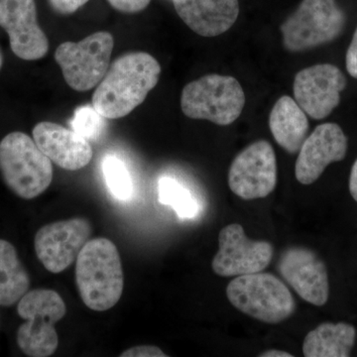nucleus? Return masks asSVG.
I'll list each match as a JSON object with an SVG mask.
<instances>
[{
    "mask_svg": "<svg viewBox=\"0 0 357 357\" xmlns=\"http://www.w3.org/2000/svg\"><path fill=\"white\" fill-rule=\"evenodd\" d=\"M345 86L347 77L337 66L314 65L296 75L294 98L307 115L321 121L337 109Z\"/></svg>",
    "mask_w": 357,
    "mask_h": 357,
    "instance_id": "12",
    "label": "nucleus"
},
{
    "mask_svg": "<svg viewBox=\"0 0 357 357\" xmlns=\"http://www.w3.org/2000/svg\"><path fill=\"white\" fill-rule=\"evenodd\" d=\"M345 64L349 74L354 79H357V27L352 37L351 43L347 49Z\"/></svg>",
    "mask_w": 357,
    "mask_h": 357,
    "instance_id": "27",
    "label": "nucleus"
},
{
    "mask_svg": "<svg viewBox=\"0 0 357 357\" xmlns=\"http://www.w3.org/2000/svg\"><path fill=\"white\" fill-rule=\"evenodd\" d=\"M347 147L349 141L340 126L328 122L317 126L307 136L296 161L295 175L298 182L303 185L316 182L326 167L345 158Z\"/></svg>",
    "mask_w": 357,
    "mask_h": 357,
    "instance_id": "15",
    "label": "nucleus"
},
{
    "mask_svg": "<svg viewBox=\"0 0 357 357\" xmlns=\"http://www.w3.org/2000/svg\"><path fill=\"white\" fill-rule=\"evenodd\" d=\"M105 117L96 112L93 105H83L77 107L74 117L70 121L73 130L88 141L100 139L107 126Z\"/></svg>",
    "mask_w": 357,
    "mask_h": 357,
    "instance_id": "23",
    "label": "nucleus"
},
{
    "mask_svg": "<svg viewBox=\"0 0 357 357\" xmlns=\"http://www.w3.org/2000/svg\"><path fill=\"white\" fill-rule=\"evenodd\" d=\"M107 2L119 13L132 14L144 10L151 0H107Z\"/></svg>",
    "mask_w": 357,
    "mask_h": 357,
    "instance_id": "24",
    "label": "nucleus"
},
{
    "mask_svg": "<svg viewBox=\"0 0 357 357\" xmlns=\"http://www.w3.org/2000/svg\"><path fill=\"white\" fill-rule=\"evenodd\" d=\"M29 289L30 276L17 251L13 244L0 239V306L17 304Z\"/></svg>",
    "mask_w": 357,
    "mask_h": 357,
    "instance_id": "20",
    "label": "nucleus"
},
{
    "mask_svg": "<svg viewBox=\"0 0 357 357\" xmlns=\"http://www.w3.org/2000/svg\"><path fill=\"white\" fill-rule=\"evenodd\" d=\"M17 312L25 323L17 331V344L25 356L48 357L59 345L55 325L67 307L59 293L49 289L28 291L18 302Z\"/></svg>",
    "mask_w": 357,
    "mask_h": 357,
    "instance_id": "4",
    "label": "nucleus"
},
{
    "mask_svg": "<svg viewBox=\"0 0 357 357\" xmlns=\"http://www.w3.org/2000/svg\"><path fill=\"white\" fill-rule=\"evenodd\" d=\"M282 278L303 300L325 306L330 297V282L325 262L304 246H290L281 253L278 266Z\"/></svg>",
    "mask_w": 357,
    "mask_h": 357,
    "instance_id": "13",
    "label": "nucleus"
},
{
    "mask_svg": "<svg viewBox=\"0 0 357 357\" xmlns=\"http://www.w3.org/2000/svg\"><path fill=\"white\" fill-rule=\"evenodd\" d=\"M158 199L162 204L172 206L180 218H192L199 213L198 202L175 178L162 177L158 182Z\"/></svg>",
    "mask_w": 357,
    "mask_h": 357,
    "instance_id": "21",
    "label": "nucleus"
},
{
    "mask_svg": "<svg viewBox=\"0 0 357 357\" xmlns=\"http://www.w3.org/2000/svg\"><path fill=\"white\" fill-rule=\"evenodd\" d=\"M76 283L84 305L93 311H107L119 303L123 292V269L112 241L98 237L84 245L77 258Z\"/></svg>",
    "mask_w": 357,
    "mask_h": 357,
    "instance_id": "2",
    "label": "nucleus"
},
{
    "mask_svg": "<svg viewBox=\"0 0 357 357\" xmlns=\"http://www.w3.org/2000/svg\"><path fill=\"white\" fill-rule=\"evenodd\" d=\"M2 64H3V57H2L1 51H0V70H1Z\"/></svg>",
    "mask_w": 357,
    "mask_h": 357,
    "instance_id": "30",
    "label": "nucleus"
},
{
    "mask_svg": "<svg viewBox=\"0 0 357 357\" xmlns=\"http://www.w3.org/2000/svg\"><path fill=\"white\" fill-rule=\"evenodd\" d=\"M91 231V223L82 218L44 225L35 236L37 257L49 272L61 273L76 261Z\"/></svg>",
    "mask_w": 357,
    "mask_h": 357,
    "instance_id": "11",
    "label": "nucleus"
},
{
    "mask_svg": "<svg viewBox=\"0 0 357 357\" xmlns=\"http://www.w3.org/2000/svg\"><path fill=\"white\" fill-rule=\"evenodd\" d=\"M276 185V154L266 140H258L249 145L237 155L229 167V189L246 201L266 198Z\"/></svg>",
    "mask_w": 357,
    "mask_h": 357,
    "instance_id": "9",
    "label": "nucleus"
},
{
    "mask_svg": "<svg viewBox=\"0 0 357 357\" xmlns=\"http://www.w3.org/2000/svg\"><path fill=\"white\" fill-rule=\"evenodd\" d=\"M161 74L158 61L145 52L122 55L109 66L93 96V105L105 119L126 116L144 102Z\"/></svg>",
    "mask_w": 357,
    "mask_h": 357,
    "instance_id": "1",
    "label": "nucleus"
},
{
    "mask_svg": "<svg viewBox=\"0 0 357 357\" xmlns=\"http://www.w3.org/2000/svg\"><path fill=\"white\" fill-rule=\"evenodd\" d=\"M114 47L112 33H93L79 42H65L55 52L66 83L77 91L98 86L107 74Z\"/></svg>",
    "mask_w": 357,
    "mask_h": 357,
    "instance_id": "8",
    "label": "nucleus"
},
{
    "mask_svg": "<svg viewBox=\"0 0 357 357\" xmlns=\"http://www.w3.org/2000/svg\"><path fill=\"white\" fill-rule=\"evenodd\" d=\"M0 27L18 58L37 61L49 51V40L37 22L35 0H0Z\"/></svg>",
    "mask_w": 357,
    "mask_h": 357,
    "instance_id": "14",
    "label": "nucleus"
},
{
    "mask_svg": "<svg viewBox=\"0 0 357 357\" xmlns=\"http://www.w3.org/2000/svg\"><path fill=\"white\" fill-rule=\"evenodd\" d=\"M121 357H166L158 347L155 345H138L131 347L121 354Z\"/></svg>",
    "mask_w": 357,
    "mask_h": 357,
    "instance_id": "25",
    "label": "nucleus"
},
{
    "mask_svg": "<svg viewBox=\"0 0 357 357\" xmlns=\"http://www.w3.org/2000/svg\"><path fill=\"white\" fill-rule=\"evenodd\" d=\"M356 335V328L351 324H321L305 337L303 354L306 357H349Z\"/></svg>",
    "mask_w": 357,
    "mask_h": 357,
    "instance_id": "19",
    "label": "nucleus"
},
{
    "mask_svg": "<svg viewBox=\"0 0 357 357\" xmlns=\"http://www.w3.org/2000/svg\"><path fill=\"white\" fill-rule=\"evenodd\" d=\"M56 13L69 15L76 13L77 9L84 6L89 0H49Z\"/></svg>",
    "mask_w": 357,
    "mask_h": 357,
    "instance_id": "26",
    "label": "nucleus"
},
{
    "mask_svg": "<svg viewBox=\"0 0 357 357\" xmlns=\"http://www.w3.org/2000/svg\"><path fill=\"white\" fill-rule=\"evenodd\" d=\"M33 139L52 162L68 171L88 166L93 158V148L73 129L60 124L42 121L33 128Z\"/></svg>",
    "mask_w": 357,
    "mask_h": 357,
    "instance_id": "16",
    "label": "nucleus"
},
{
    "mask_svg": "<svg viewBox=\"0 0 357 357\" xmlns=\"http://www.w3.org/2000/svg\"><path fill=\"white\" fill-rule=\"evenodd\" d=\"M269 128L275 141L290 154L300 151L309 132L306 112L288 96L277 100L269 115Z\"/></svg>",
    "mask_w": 357,
    "mask_h": 357,
    "instance_id": "18",
    "label": "nucleus"
},
{
    "mask_svg": "<svg viewBox=\"0 0 357 357\" xmlns=\"http://www.w3.org/2000/svg\"><path fill=\"white\" fill-rule=\"evenodd\" d=\"M273 246L265 241H251L243 225L232 223L220 230L218 251L211 262L218 276L237 277L266 269L273 257Z\"/></svg>",
    "mask_w": 357,
    "mask_h": 357,
    "instance_id": "10",
    "label": "nucleus"
},
{
    "mask_svg": "<svg viewBox=\"0 0 357 357\" xmlns=\"http://www.w3.org/2000/svg\"><path fill=\"white\" fill-rule=\"evenodd\" d=\"M245 93L236 77L208 75L185 86L181 107L185 116L229 126L241 116Z\"/></svg>",
    "mask_w": 357,
    "mask_h": 357,
    "instance_id": "6",
    "label": "nucleus"
},
{
    "mask_svg": "<svg viewBox=\"0 0 357 357\" xmlns=\"http://www.w3.org/2000/svg\"><path fill=\"white\" fill-rule=\"evenodd\" d=\"M349 188L352 198L357 203V159L352 166L351 175H349Z\"/></svg>",
    "mask_w": 357,
    "mask_h": 357,
    "instance_id": "28",
    "label": "nucleus"
},
{
    "mask_svg": "<svg viewBox=\"0 0 357 357\" xmlns=\"http://www.w3.org/2000/svg\"><path fill=\"white\" fill-rule=\"evenodd\" d=\"M181 20L199 36L223 34L236 23L238 0H172Z\"/></svg>",
    "mask_w": 357,
    "mask_h": 357,
    "instance_id": "17",
    "label": "nucleus"
},
{
    "mask_svg": "<svg viewBox=\"0 0 357 357\" xmlns=\"http://www.w3.org/2000/svg\"><path fill=\"white\" fill-rule=\"evenodd\" d=\"M227 296L236 309L263 323H282L296 310L292 293L271 273L237 276L227 285Z\"/></svg>",
    "mask_w": 357,
    "mask_h": 357,
    "instance_id": "5",
    "label": "nucleus"
},
{
    "mask_svg": "<svg viewBox=\"0 0 357 357\" xmlns=\"http://www.w3.org/2000/svg\"><path fill=\"white\" fill-rule=\"evenodd\" d=\"M102 171L109 191L119 201L126 202L133 198L134 184L128 166L115 155L105 156Z\"/></svg>",
    "mask_w": 357,
    "mask_h": 357,
    "instance_id": "22",
    "label": "nucleus"
},
{
    "mask_svg": "<svg viewBox=\"0 0 357 357\" xmlns=\"http://www.w3.org/2000/svg\"><path fill=\"white\" fill-rule=\"evenodd\" d=\"M0 172L8 189L24 199L37 198L53 181L51 160L34 139L20 131L0 141Z\"/></svg>",
    "mask_w": 357,
    "mask_h": 357,
    "instance_id": "3",
    "label": "nucleus"
},
{
    "mask_svg": "<svg viewBox=\"0 0 357 357\" xmlns=\"http://www.w3.org/2000/svg\"><path fill=\"white\" fill-rule=\"evenodd\" d=\"M259 357H293V354L287 351H278V349H269L258 354Z\"/></svg>",
    "mask_w": 357,
    "mask_h": 357,
    "instance_id": "29",
    "label": "nucleus"
},
{
    "mask_svg": "<svg viewBox=\"0 0 357 357\" xmlns=\"http://www.w3.org/2000/svg\"><path fill=\"white\" fill-rule=\"evenodd\" d=\"M345 14L335 0H303L281 26L284 47L302 52L330 43L342 34Z\"/></svg>",
    "mask_w": 357,
    "mask_h": 357,
    "instance_id": "7",
    "label": "nucleus"
}]
</instances>
